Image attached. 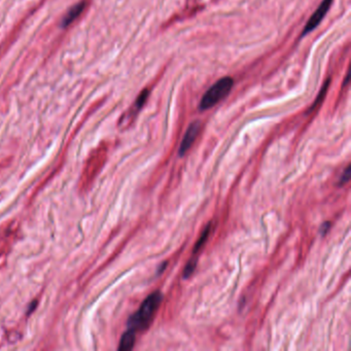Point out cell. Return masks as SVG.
Wrapping results in <instances>:
<instances>
[{
  "instance_id": "obj_7",
  "label": "cell",
  "mask_w": 351,
  "mask_h": 351,
  "mask_svg": "<svg viewBox=\"0 0 351 351\" xmlns=\"http://www.w3.org/2000/svg\"><path fill=\"white\" fill-rule=\"evenodd\" d=\"M211 223H208V225L205 227L203 233H202V235L201 237L199 238V240L197 241V243L195 244V247H194V253H197L201 247L204 245V243L206 242L207 238H208V235H209V233H210V230H211Z\"/></svg>"
},
{
  "instance_id": "obj_9",
  "label": "cell",
  "mask_w": 351,
  "mask_h": 351,
  "mask_svg": "<svg viewBox=\"0 0 351 351\" xmlns=\"http://www.w3.org/2000/svg\"><path fill=\"white\" fill-rule=\"evenodd\" d=\"M328 86H329V80H327V81H325V83H324V88H323L322 92L319 93V96H318V97L316 98V101L314 102V104L312 105V108H311V109H310L309 111H312V110L316 108V106H317L319 103H321V102L324 100V96H325V93H326V91H327Z\"/></svg>"
},
{
  "instance_id": "obj_6",
  "label": "cell",
  "mask_w": 351,
  "mask_h": 351,
  "mask_svg": "<svg viewBox=\"0 0 351 351\" xmlns=\"http://www.w3.org/2000/svg\"><path fill=\"white\" fill-rule=\"evenodd\" d=\"M135 340H136L135 331L128 328V331L123 335V337L121 339L119 350H122V351L131 350L135 344Z\"/></svg>"
},
{
  "instance_id": "obj_3",
  "label": "cell",
  "mask_w": 351,
  "mask_h": 351,
  "mask_svg": "<svg viewBox=\"0 0 351 351\" xmlns=\"http://www.w3.org/2000/svg\"><path fill=\"white\" fill-rule=\"evenodd\" d=\"M333 3V0H323V2L321 3L317 7V9L315 10V13L311 16V18L308 21L305 29L303 31V35L307 34L308 32H311L312 30H314L319 24H321L322 21L324 20L325 14L328 12L329 7H331Z\"/></svg>"
},
{
  "instance_id": "obj_10",
  "label": "cell",
  "mask_w": 351,
  "mask_h": 351,
  "mask_svg": "<svg viewBox=\"0 0 351 351\" xmlns=\"http://www.w3.org/2000/svg\"><path fill=\"white\" fill-rule=\"evenodd\" d=\"M147 97H148V91H147V90H144V91L139 95V97L137 98L136 103H135V108H136L137 109H140V108H142V106H143V104L145 103Z\"/></svg>"
},
{
  "instance_id": "obj_4",
  "label": "cell",
  "mask_w": 351,
  "mask_h": 351,
  "mask_svg": "<svg viewBox=\"0 0 351 351\" xmlns=\"http://www.w3.org/2000/svg\"><path fill=\"white\" fill-rule=\"evenodd\" d=\"M201 127H202V124L200 121H195L189 126V128L187 129V132L184 136L182 144H180L179 151H178V154L180 157H183L189 150L190 146L193 145L197 136L200 133Z\"/></svg>"
},
{
  "instance_id": "obj_1",
  "label": "cell",
  "mask_w": 351,
  "mask_h": 351,
  "mask_svg": "<svg viewBox=\"0 0 351 351\" xmlns=\"http://www.w3.org/2000/svg\"><path fill=\"white\" fill-rule=\"evenodd\" d=\"M163 300V295L160 292H155L148 296L141 304L139 310L135 312L128 321V328L133 331H143L151 324L155 314Z\"/></svg>"
},
{
  "instance_id": "obj_8",
  "label": "cell",
  "mask_w": 351,
  "mask_h": 351,
  "mask_svg": "<svg viewBox=\"0 0 351 351\" xmlns=\"http://www.w3.org/2000/svg\"><path fill=\"white\" fill-rule=\"evenodd\" d=\"M197 267V260H190L187 266H186V268H185V271H184V278L187 279V278H189V276L193 274L195 272V269Z\"/></svg>"
},
{
  "instance_id": "obj_12",
  "label": "cell",
  "mask_w": 351,
  "mask_h": 351,
  "mask_svg": "<svg viewBox=\"0 0 351 351\" xmlns=\"http://www.w3.org/2000/svg\"><path fill=\"white\" fill-rule=\"evenodd\" d=\"M329 226H331V222H329V221H326V222H324V225L322 226V234H323V235H325V234H326V232L328 231V229H329Z\"/></svg>"
},
{
  "instance_id": "obj_11",
  "label": "cell",
  "mask_w": 351,
  "mask_h": 351,
  "mask_svg": "<svg viewBox=\"0 0 351 351\" xmlns=\"http://www.w3.org/2000/svg\"><path fill=\"white\" fill-rule=\"evenodd\" d=\"M351 174V168L350 166H348L346 168V170L344 171V174L341 176V178H340V182H339V186H343L345 185L346 183L349 182V179H350V175Z\"/></svg>"
},
{
  "instance_id": "obj_5",
  "label": "cell",
  "mask_w": 351,
  "mask_h": 351,
  "mask_svg": "<svg viewBox=\"0 0 351 351\" xmlns=\"http://www.w3.org/2000/svg\"><path fill=\"white\" fill-rule=\"evenodd\" d=\"M84 7H86V2L82 1V2H80L78 3L77 5H74L69 12L68 14L65 16V18H64L63 20V27H67L68 25H70L74 20L78 19L80 17V15L83 12V9Z\"/></svg>"
},
{
  "instance_id": "obj_2",
  "label": "cell",
  "mask_w": 351,
  "mask_h": 351,
  "mask_svg": "<svg viewBox=\"0 0 351 351\" xmlns=\"http://www.w3.org/2000/svg\"><path fill=\"white\" fill-rule=\"evenodd\" d=\"M233 86L234 80L232 78L227 77L217 81L202 97L199 105L200 110H207L217 104L230 93Z\"/></svg>"
}]
</instances>
